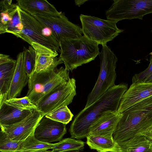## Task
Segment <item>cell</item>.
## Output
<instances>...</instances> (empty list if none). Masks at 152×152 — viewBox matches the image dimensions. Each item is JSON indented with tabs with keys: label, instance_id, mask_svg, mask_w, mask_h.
Returning a JSON list of instances; mask_svg holds the SVG:
<instances>
[{
	"label": "cell",
	"instance_id": "cell-1",
	"mask_svg": "<svg viewBox=\"0 0 152 152\" xmlns=\"http://www.w3.org/2000/svg\"><path fill=\"white\" fill-rule=\"evenodd\" d=\"M127 84L121 83L112 87L95 102L80 111L75 116L69 129L71 137L80 140L89 135L91 125L105 111H117Z\"/></svg>",
	"mask_w": 152,
	"mask_h": 152
},
{
	"label": "cell",
	"instance_id": "cell-2",
	"mask_svg": "<svg viewBox=\"0 0 152 152\" xmlns=\"http://www.w3.org/2000/svg\"><path fill=\"white\" fill-rule=\"evenodd\" d=\"M152 127V96L128 108L122 113L113 134L116 143L142 135Z\"/></svg>",
	"mask_w": 152,
	"mask_h": 152
},
{
	"label": "cell",
	"instance_id": "cell-3",
	"mask_svg": "<svg viewBox=\"0 0 152 152\" xmlns=\"http://www.w3.org/2000/svg\"><path fill=\"white\" fill-rule=\"evenodd\" d=\"M98 45L83 35L77 39H63L60 42L59 58L65 68L72 72L78 67L94 60L99 55Z\"/></svg>",
	"mask_w": 152,
	"mask_h": 152
},
{
	"label": "cell",
	"instance_id": "cell-4",
	"mask_svg": "<svg viewBox=\"0 0 152 152\" xmlns=\"http://www.w3.org/2000/svg\"><path fill=\"white\" fill-rule=\"evenodd\" d=\"M23 28L18 37L27 42L37 54L57 56L60 45L44 35L43 25L36 18L19 8Z\"/></svg>",
	"mask_w": 152,
	"mask_h": 152
},
{
	"label": "cell",
	"instance_id": "cell-5",
	"mask_svg": "<svg viewBox=\"0 0 152 152\" xmlns=\"http://www.w3.org/2000/svg\"><path fill=\"white\" fill-rule=\"evenodd\" d=\"M69 71L62 66L52 70L34 72L29 77L26 96L36 106L44 97L68 81Z\"/></svg>",
	"mask_w": 152,
	"mask_h": 152
},
{
	"label": "cell",
	"instance_id": "cell-6",
	"mask_svg": "<svg viewBox=\"0 0 152 152\" xmlns=\"http://www.w3.org/2000/svg\"><path fill=\"white\" fill-rule=\"evenodd\" d=\"M102 46L99 54L100 71L94 88L88 94L85 107L90 106L106 91L115 85L116 78L115 70L118 58L110 47Z\"/></svg>",
	"mask_w": 152,
	"mask_h": 152
},
{
	"label": "cell",
	"instance_id": "cell-7",
	"mask_svg": "<svg viewBox=\"0 0 152 152\" xmlns=\"http://www.w3.org/2000/svg\"><path fill=\"white\" fill-rule=\"evenodd\" d=\"M80 18L83 35L102 46L124 31L117 27V22L110 20L82 14Z\"/></svg>",
	"mask_w": 152,
	"mask_h": 152
},
{
	"label": "cell",
	"instance_id": "cell-8",
	"mask_svg": "<svg viewBox=\"0 0 152 152\" xmlns=\"http://www.w3.org/2000/svg\"><path fill=\"white\" fill-rule=\"evenodd\" d=\"M106 11L107 19L118 22L125 20L138 19L152 13V0H113Z\"/></svg>",
	"mask_w": 152,
	"mask_h": 152
},
{
	"label": "cell",
	"instance_id": "cell-9",
	"mask_svg": "<svg viewBox=\"0 0 152 152\" xmlns=\"http://www.w3.org/2000/svg\"><path fill=\"white\" fill-rule=\"evenodd\" d=\"M75 79L70 78L41 100L36 105L37 109L44 116L58 109L71 104L76 95Z\"/></svg>",
	"mask_w": 152,
	"mask_h": 152
},
{
	"label": "cell",
	"instance_id": "cell-10",
	"mask_svg": "<svg viewBox=\"0 0 152 152\" xmlns=\"http://www.w3.org/2000/svg\"><path fill=\"white\" fill-rule=\"evenodd\" d=\"M31 15L44 26L49 28L59 43L63 39H77L83 36L81 27L70 21L64 12H62L60 16Z\"/></svg>",
	"mask_w": 152,
	"mask_h": 152
},
{
	"label": "cell",
	"instance_id": "cell-11",
	"mask_svg": "<svg viewBox=\"0 0 152 152\" xmlns=\"http://www.w3.org/2000/svg\"><path fill=\"white\" fill-rule=\"evenodd\" d=\"M44 116L41 112L36 109L18 123L10 125L0 126L1 130L13 140H23L34 131L39 121Z\"/></svg>",
	"mask_w": 152,
	"mask_h": 152
},
{
	"label": "cell",
	"instance_id": "cell-12",
	"mask_svg": "<svg viewBox=\"0 0 152 152\" xmlns=\"http://www.w3.org/2000/svg\"><path fill=\"white\" fill-rule=\"evenodd\" d=\"M66 125L45 116L37 126L34 136L38 140L46 143L60 141L66 133Z\"/></svg>",
	"mask_w": 152,
	"mask_h": 152
},
{
	"label": "cell",
	"instance_id": "cell-13",
	"mask_svg": "<svg viewBox=\"0 0 152 152\" xmlns=\"http://www.w3.org/2000/svg\"><path fill=\"white\" fill-rule=\"evenodd\" d=\"M152 96V83H132L122 96L117 111L122 113L130 107Z\"/></svg>",
	"mask_w": 152,
	"mask_h": 152
},
{
	"label": "cell",
	"instance_id": "cell-14",
	"mask_svg": "<svg viewBox=\"0 0 152 152\" xmlns=\"http://www.w3.org/2000/svg\"><path fill=\"white\" fill-rule=\"evenodd\" d=\"M121 116L122 113L117 110L105 112L91 126L89 135L113 138Z\"/></svg>",
	"mask_w": 152,
	"mask_h": 152
},
{
	"label": "cell",
	"instance_id": "cell-15",
	"mask_svg": "<svg viewBox=\"0 0 152 152\" xmlns=\"http://www.w3.org/2000/svg\"><path fill=\"white\" fill-rule=\"evenodd\" d=\"M16 60L0 54V103L7 100V94L15 72Z\"/></svg>",
	"mask_w": 152,
	"mask_h": 152
},
{
	"label": "cell",
	"instance_id": "cell-16",
	"mask_svg": "<svg viewBox=\"0 0 152 152\" xmlns=\"http://www.w3.org/2000/svg\"><path fill=\"white\" fill-rule=\"evenodd\" d=\"M16 61L14 75L7 94V100L19 96L23 88L28 83L29 77L25 69L23 52L18 55Z\"/></svg>",
	"mask_w": 152,
	"mask_h": 152
},
{
	"label": "cell",
	"instance_id": "cell-17",
	"mask_svg": "<svg viewBox=\"0 0 152 152\" xmlns=\"http://www.w3.org/2000/svg\"><path fill=\"white\" fill-rule=\"evenodd\" d=\"M17 5L22 10L31 15L60 16L55 7L46 0H18Z\"/></svg>",
	"mask_w": 152,
	"mask_h": 152
},
{
	"label": "cell",
	"instance_id": "cell-18",
	"mask_svg": "<svg viewBox=\"0 0 152 152\" xmlns=\"http://www.w3.org/2000/svg\"><path fill=\"white\" fill-rule=\"evenodd\" d=\"M34 110L18 109L4 102L0 103V126L18 123L25 118Z\"/></svg>",
	"mask_w": 152,
	"mask_h": 152
},
{
	"label": "cell",
	"instance_id": "cell-19",
	"mask_svg": "<svg viewBox=\"0 0 152 152\" xmlns=\"http://www.w3.org/2000/svg\"><path fill=\"white\" fill-rule=\"evenodd\" d=\"M117 143L118 152H152V140L144 135Z\"/></svg>",
	"mask_w": 152,
	"mask_h": 152
},
{
	"label": "cell",
	"instance_id": "cell-20",
	"mask_svg": "<svg viewBox=\"0 0 152 152\" xmlns=\"http://www.w3.org/2000/svg\"><path fill=\"white\" fill-rule=\"evenodd\" d=\"M86 138V143L90 148L98 152H118L117 143L113 138L89 135Z\"/></svg>",
	"mask_w": 152,
	"mask_h": 152
},
{
	"label": "cell",
	"instance_id": "cell-21",
	"mask_svg": "<svg viewBox=\"0 0 152 152\" xmlns=\"http://www.w3.org/2000/svg\"><path fill=\"white\" fill-rule=\"evenodd\" d=\"M33 132L21 142L18 152H45L53 149L58 142L52 143L40 141L37 139Z\"/></svg>",
	"mask_w": 152,
	"mask_h": 152
},
{
	"label": "cell",
	"instance_id": "cell-22",
	"mask_svg": "<svg viewBox=\"0 0 152 152\" xmlns=\"http://www.w3.org/2000/svg\"><path fill=\"white\" fill-rule=\"evenodd\" d=\"M63 63L57 56L37 54L34 72H39L54 70L58 65Z\"/></svg>",
	"mask_w": 152,
	"mask_h": 152
},
{
	"label": "cell",
	"instance_id": "cell-23",
	"mask_svg": "<svg viewBox=\"0 0 152 152\" xmlns=\"http://www.w3.org/2000/svg\"><path fill=\"white\" fill-rule=\"evenodd\" d=\"M85 143L83 141L74 138H68L62 139L58 144L52 149V152H63L77 150L83 151Z\"/></svg>",
	"mask_w": 152,
	"mask_h": 152
},
{
	"label": "cell",
	"instance_id": "cell-24",
	"mask_svg": "<svg viewBox=\"0 0 152 152\" xmlns=\"http://www.w3.org/2000/svg\"><path fill=\"white\" fill-rule=\"evenodd\" d=\"M45 116L54 121L66 124L71 121L73 115L67 106H65L46 114Z\"/></svg>",
	"mask_w": 152,
	"mask_h": 152
},
{
	"label": "cell",
	"instance_id": "cell-25",
	"mask_svg": "<svg viewBox=\"0 0 152 152\" xmlns=\"http://www.w3.org/2000/svg\"><path fill=\"white\" fill-rule=\"evenodd\" d=\"M23 140H14L4 132H0V151L1 152H18Z\"/></svg>",
	"mask_w": 152,
	"mask_h": 152
},
{
	"label": "cell",
	"instance_id": "cell-26",
	"mask_svg": "<svg viewBox=\"0 0 152 152\" xmlns=\"http://www.w3.org/2000/svg\"><path fill=\"white\" fill-rule=\"evenodd\" d=\"M24 62L26 72L30 77L34 72L37 53L35 50L31 46L28 49L24 48Z\"/></svg>",
	"mask_w": 152,
	"mask_h": 152
},
{
	"label": "cell",
	"instance_id": "cell-27",
	"mask_svg": "<svg viewBox=\"0 0 152 152\" xmlns=\"http://www.w3.org/2000/svg\"><path fill=\"white\" fill-rule=\"evenodd\" d=\"M18 7L17 4H12L9 8L0 9V34L6 32L7 26L12 17Z\"/></svg>",
	"mask_w": 152,
	"mask_h": 152
},
{
	"label": "cell",
	"instance_id": "cell-28",
	"mask_svg": "<svg viewBox=\"0 0 152 152\" xmlns=\"http://www.w3.org/2000/svg\"><path fill=\"white\" fill-rule=\"evenodd\" d=\"M18 8L13 14L6 29V32L12 34L18 37L23 28L19 10Z\"/></svg>",
	"mask_w": 152,
	"mask_h": 152
},
{
	"label": "cell",
	"instance_id": "cell-29",
	"mask_svg": "<svg viewBox=\"0 0 152 152\" xmlns=\"http://www.w3.org/2000/svg\"><path fill=\"white\" fill-rule=\"evenodd\" d=\"M4 102L18 109L31 110H34L37 109V106L31 102L26 96L21 98L8 99Z\"/></svg>",
	"mask_w": 152,
	"mask_h": 152
},
{
	"label": "cell",
	"instance_id": "cell-30",
	"mask_svg": "<svg viewBox=\"0 0 152 152\" xmlns=\"http://www.w3.org/2000/svg\"><path fill=\"white\" fill-rule=\"evenodd\" d=\"M150 64L144 71L135 74L132 78V83H143L147 77L152 73V55L150 57Z\"/></svg>",
	"mask_w": 152,
	"mask_h": 152
},
{
	"label": "cell",
	"instance_id": "cell-31",
	"mask_svg": "<svg viewBox=\"0 0 152 152\" xmlns=\"http://www.w3.org/2000/svg\"><path fill=\"white\" fill-rule=\"evenodd\" d=\"M142 135H144L152 140V127Z\"/></svg>",
	"mask_w": 152,
	"mask_h": 152
},
{
	"label": "cell",
	"instance_id": "cell-32",
	"mask_svg": "<svg viewBox=\"0 0 152 152\" xmlns=\"http://www.w3.org/2000/svg\"><path fill=\"white\" fill-rule=\"evenodd\" d=\"M88 0H75V3L76 5L80 7L81 5L83 4L85 2Z\"/></svg>",
	"mask_w": 152,
	"mask_h": 152
},
{
	"label": "cell",
	"instance_id": "cell-33",
	"mask_svg": "<svg viewBox=\"0 0 152 152\" xmlns=\"http://www.w3.org/2000/svg\"><path fill=\"white\" fill-rule=\"evenodd\" d=\"M143 83H152V73L147 77Z\"/></svg>",
	"mask_w": 152,
	"mask_h": 152
},
{
	"label": "cell",
	"instance_id": "cell-34",
	"mask_svg": "<svg viewBox=\"0 0 152 152\" xmlns=\"http://www.w3.org/2000/svg\"><path fill=\"white\" fill-rule=\"evenodd\" d=\"M63 152H80V151L77 150H73V151H66Z\"/></svg>",
	"mask_w": 152,
	"mask_h": 152
},
{
	"label": "cell",
	"instance_id": "cell-35",
	"mask_svg": "<svg viewBox=\"0 0 152 152\" xmlns=\"http://www.w3.org/2000/svg\"><path fill=\"white\" fill-rule=\"evenodd\" d=\"M45 152H52V151H50V150H48Z\"/></svg>",
	"mask_w": 152,
	"mask_h": 152
}]
</instances>
